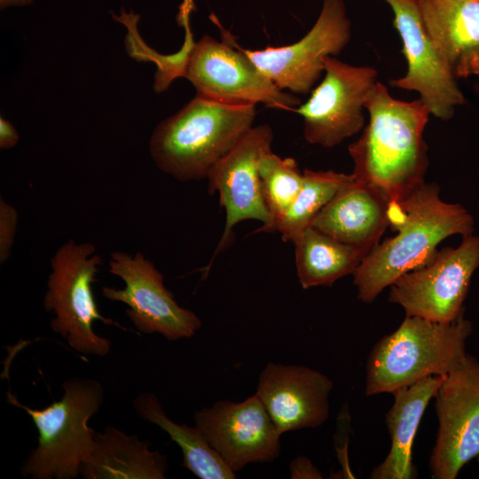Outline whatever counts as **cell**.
<instances>
[{"mask_svg": "<svg viewBox=\"0 0 479 479\" xmlns=\"http://www.w3.org/2000/svg\"><path fill=\"white\" fill-rule=\"evenodd\" d=\"M389 222L396 235L376 244L353 274L357 298L365 303L373 302L404 273L428 263L446 238L475 231L469 211L443 200L436 183L424 182L404 199L391 201Z\"/></svg>", "mask_w": 479, "mask_h": 479, "instance_id": "cell-1", "label": "cell"}, {"mask_svg": "<svg viewBox=\"0 0 479 479\" xmlns=\"http://www.w3.org/2000/svg\"><path fill=\"white\" fill-rule=\"evenodd\" d=\"M369 122L348 151L356 180L370 184L391 201L408 196L425 181L428 167L424 130L430 111L418 98H395L377 82L368 94Z\"/></svg>", "mask_w": 479, "mask_h": 479, "instance_id": "cell-2", "label": "cell"}, {"mask_svg": "<svg viewBox=\"0 0 479 479\" xmlns=\"http://www.w3.org/2000/svg\"><path fill=\"white\" fill-rule=\"evenodd\" d=\"M255 105L197 95L152 134L149 150L162 172L182 182L207 178L254 126Z\"/></svg>", "mask_w": 479, "mask_h": 479, "instance_id": "cell-3", "label": "cell"}, {"mask_svg": "<svg viewBox=\"0 0 479 479\" xmlns=\"http://www.w3.org/2000/svg\"><path fill=\"white\" fill-rule=\"evenodd\" d=\"M473 326L464 313L449 323L405 316L397 330L372 349L365 395L393 393L429 376L446 375L467 354Z\"/></svg>", "mask_w": 479, "mask_h": 479, "instance_id": "cell-4", "label": "cell"}, {"mask_svg": "<svg viewBox=\"0 0 479 479\" xmlns=\"http://www.w3.org/2000/svg\"><path fill=\"white\" fill-rule=\"evenodd\" d=\"M64 394L43 409L21 404L10 390L7 402L24 410L34 422L37 445L20 466L32 479H75L90 457L96 432L89 420L104 401L102 384L94 379L73 377L63 383Z\"/></svg>", "mask_w": 479, "mask_h": 479, "instance_id": "cell-5", "label": "cell"}, {"mask_svg": "<svg viewBox=\"0 0 479 479\" xmlns=\"http://www.w3.org/2000/svg\"><path fill=\"white\" fill-rule=\"evenodd\" d=\"M51 272L43 297V307L54 314L51 330L61 335L76 352L105 357L111 350V341L93 330L96 321L114 326L118 322L104 317L98 307L92 284L97 279L102 259L90 242L69 240L51 258Z\"/></svg>", "mask_w": 479, "mask_h": 479, "instance_id": "cell-6", "label": "cell"}, {"mask_svg": "<svg viewBox=\"0 0 479 479\" xmlns=\"http://www.w3.org/2000/svg\"><path fill=\"white\" fill-rule=\"evenodd\" d=\"M211 20L221 29L223 40L204 35L192 42L183 66L182 76L192 82L197 95L227 104L261 103L290 111L302 104L296 95L280 90L257 68L216 16Z\"/></svg>", "mask_w": 479, "mask_h": 479, "instance_id": "cell-7", "label": "cell"}, {"mask_svg": "<svg viewBox=\"0 0 479 479\" xmlns=\"http://www.w3.org/2000/svg\"><path fill=\"white\" fill-rule=\"evenodd\" d=\"M479 267V236L462 237L457 247L438 250L426 264L389 286V301L405 316L449 323L464 313L471 279Z\"/></svg>", "mask_w": 479, "mask_h": 479, "instance_id": "cell-8", "label": "cell"}, {"mask_svg": "<svg viewBox=\"0 0 479 479\" xmlns=\"http://www.w3.org/2000/svg\"><path fill=\"white\" fill-rule=\"evenodd\" d=\"M109 272L119 277L123 288L105 286L102 295L126 304V315L138 333L160 334L168 341L191 338L201 326L200 318L178 304L165 287L163 274L154 263L137 252L114 251Z\"/></svg>", "mask_w": 479, "mask_h": 479, "instance_id": "cell-9", "label": "cell"}, {"mask_svg": "<svg viewBox=\"0 0 479 479\" xmlns=\"http://www.w3.org/2000/svg\"><path fill=\"white\" fill-rule=\"evenodd\" d=\"M323 75L309 99L294 112L302 117L308 143L332 148L364 128L365 101L378 82V71L326 57Z\"/></svg>", "mask_w": 479, "mask_h": 479, "instance_id": "cell-10", "label": "cell"}, {"mask_svg": "<svg viewBox=\"0 0 479 479\" xmlns=\"http://www.w3.org/2000/svg\"><path fill=\"white\" fill-rule=\"evenodd\" d=\"M350 27L344 1L323 0L316 22L299 41L263 50L242 49L280 90L307 95L324 74L325 59L340 54L349 43Z\"/></svg>", "mask_w": 479, "mask_h": 479, "instance_id": "cell-11", "label": "cell"}, {"mask_svg": "<svg viewBox=\"0 0 479 479\" xmlns=\"http://www.w3.org/2000/svg\"><path fill=\"white\" fill-rule=\"evenodd\" d=\"M438 431L429 468L434 479H455L479 456V360L467 354L435 396Z\"/></svg>", "mask_w": 479, "mask_h": 479, "instance_id": "cell-12", "label": "cell"}, {"mask_svg": "<svg viewBox=\"0 0 479 479\" xmlns=\"http://www.w3.org/2000/svg\"><path fill=\"white\" fill-rule=\"evenodd\" d=\"M274 135L270 125L253 126L208 175L209 194L217 192L225 212V224L213 256L206 266V276L215 257L233 240L235 225L246 220L262 223L255 232H263L271 223L263 200L259 176L263 154L271 149Z\"/></svg>", "mask_w": 479, "mask_h": 479, "instance_id": "cell-13", "label": "cell"}, {"mask_svg": "<svg viewBox=\"0 0 479 479\" xmlns=\"http://www.w3.org/2000/svg\"><path fill=\"white\" fill-rule=\"evenodd\" d=\"M394 14V27L407 62L404 75L389 81L393 87L419 93L430 114L442 121L453 117L465 96L428 35L417 0H384Z\"/></svg>", "mask_w": 479, "mask_h": 479, "instance_id": "cell-14", "label": "cell"}, {"mask_svg": "<svg viewBox=\"0 0 479 479\" xmlns=\"http://www.w3.org/2000/svg\"><path fill=\"white\" fill-rule=\"evenodd\" d=\"M194 425L234 472L251 463L272 462L281 434L255 393L239 403L218 401L194 412Z\"/></svg>", "mask_w": 479, "mask_h": 479, "instance_id": "cell-15", "label": "cell"}, {"mask_svg": "<svg viewBox=\"0 0 479 479\" xmlns=\"http://www.w3.org/2000/svg\"><path fill=\"white\" fill-rule=\"evenodd\" d=\"M333 386L318 370L268 363L260 373L255 394L282 435L321 426L329 416Z\"/></svg>", "mask_w": 479, "mask_h": 479, "instance_id": "cell-16", "label": "cell"}, {"mask_svg": "<svg viewBox=\"0 0 479 479\" xmlns=\"http://www.w3.org/2000/svg\"><path fill=\"white\" fill-rule=\"evenodd\" d=\"M390 202L378 188L354 177L321 209L311 226L369 252L389 225Z\"/></svg>", "mask_w": 479, "mask_h": 479, "instance_id": "cell-17", "label": "cell"}, {"mask_svg": "<svg viewBox=\"0 0 479 479\" xmlns=\"http://www.w3.org/2000/svg\"><path fill=\"white\" fill-rule=\"evenodd\" d=\"M417 3L425 28L454 77L479 76V2Z\"/></svg>", "mask_w": 479, "mask_h": 479, "instance_id": "cell-18", "label": "cell"}, {"mask_svg": "<svg viewBox=\"0 0 479 479\" xmlns=\"http://www.w3.org/2000/svg\"><path fill=\"white\" fill-rule=\"evenodd\" d=\"M444 379L429 376L392 393L394 403L386 415L391 440L390 450L376 466L372 479H412L417 475L412 463V444L421 418Z\"/></svg>", "mask_w": 479, "mask_h": 479, "instance_id": "cell-19", "label": "cell"}, {"mask_svg": "<svg viewBox=\"0 0 479 479\" xmlns=\"http://www.w3.org/2000/svg\"><path fill=\"white\" fill-rule=\"evenodd\" d=\"M168 458L151 451L149 442L127 435L114 426L96 432L94 448L82 465L84 479H164Z\"/></svg>", "mask_w": 479, "mask_h": 479, "instance_id": "cell-20", "label": "cell"}, {"mask_svg": "<svg viewBox=\"0 0 479 479\" xmlns=\"http://www.w3.org/2000/svg\"><path fill=\"white\" fill-rule=\"evenodd\" d=\"M296 274L303 289L332 286L353 275L368 251L338 241L312 226L293 241Z\"/></svg>", "mask_w": 479, "mask_h": 479, "instance_id": "cell-21", "label": "cell"}, {"mask_svg": "<svg viewBox=\"0 0 479 479\" xmlns=\"http://www.w3.org/2000/svg\"><path fill=\"white\" fill-rule=\"evenodd\" d=\"M136 413L165 431L180 448L181 466L200 479H233L231 469L209 445L197 426L173 421L166 414L158 397L151 392L139 394L133 401Z\"/></svg>", "mask_w": 479, "mask_h": 479, "instance_id": "cell-22", "label": "cell"}, {"mask_svg": "<svg viewBox=\"0 0 479 479\" xmlns=\"http://www.w3.org/2000/svg\"><path fill=\"white\" fill-rule=\"evenodd\" d=\"M300 192L283 216L271 227L270 232H279L282 240L292 242L311 224L321 209L346 185L352 174L305 169Z\"/></svg>", "mask_w": 479, "mask_h": 479, "instance_id": "cell-23", "label": "cell"}, {"mask_svg": "<svg viewBox=\"0 0 479 479\" xmlns=\"http://www.w3.org/2000/svg\"><path fill=\"white\" fill-rule=\"evenodd\" d=\"M259 176L263 200L271 216V224L263 232H270L300 192L303 172L294 159L281 158L270 149L260 160Z\"/></svg>", "mask_w": 479, "mask_h": 479, "instance_id": "cell-24", "label": "cell"}, {"mask_svg": "<svg viewBox=\"0 0 479 479\" xmlns=\"http://www.w3.org/2000/svg\"><path fill=\"white\" fill-rule=\"evenodd\" d=\"M19 222L16 208L0 198V263H5L12 255Z\"/></svg>", "mask_w": 479, "mask_h": 479, "instance_id": "cell-25", "label": "cell"}, {"mask_svg": "<svg viewBox=\"0 0 479 479\" xmlns=\"http://www.w3.org/2000/svg\"><path fill=\"white\" fill-rule=\"evenodd\" d=\"M290 475L293 479L322 478L319 470L304 456H299L291 462Z\"/></svg>", "mask_w": 479, "mask_h": 479, "instance_id": "cell-26", "label": "cell"}, {"mask_svg": "<svg viewBox=\"0 0 479 479\" xmlns=\"http://www.w3.org/2000/svg\"><path fill=\"white\" fill-rule=\"evenodd\" d=\"M20 137L13 125L5 120L0 118V148L10 149L15 146L19 142Z\"/></svg>", "mask_w": 479, "mask_h": 479, "instance_id": "cell-27", "label": "cell"}, {"mask_svg": "<svg viewBox=\"0 0 479 479\" xmlns=\"http://www.w3.org/2000/svg\"><path fill=\"white\" fill-rule=\"evenodd\" d=\"M194 10L195 5L193 0H182L177 20L181 26L185 27L186 31L190 30L189 17L191 12Z\"/></svg>", "mask_w": 479, "mask_h": 479, "instance_id": "cell-28", "label": "cell"}, {"mask_svg": "<svg viewBox=\"0 0 479 479\" xmlns=\"http://www.w3.org/2000/svg\"><path fill=\"white\" fill-rule=\"evenodd\" d=\"M34 0H0L1 9L9 6H24L33 3Z\"/></svg>", "mask_w": 479, "mask_h": 479, "instance_id": "cell-29", "label": "cell"}, {"mask_svg": "<svg viewBox=\"0 0 479 479\" xmlns=\"http://www.w3.org/2000/svg\"><path fill=\"white\" fill-rule=\"evenodd\" d=\"M477 459H478V461H479V456L477 457Z\"/></svg>", "mask_w": 479, "mask_h": 479, "instance_id": "cell-30", "label": "cell"}, {"mask_svg": "<svg viewBox=\"0 0 479 479\" xmlns=\"http://www.w3.org/2000/svg\"><path fill=\"white\" fill-rule=\"evenodd\" d=\"M479 2V0H477Z\"/></svg>", "mask_w": 479, "mask_h": 479, "instance_id": "cell-31", "label": "cell"}, {"mask_svg": "<svg viewBox=\"0 0 479 479\" xmlns=\"http://www.w3.org/2000/svg\"><path fill=\"white\" fill-rule=\"evenodd\" d=\"M478 306H479V304H478Z\"/></svg>", "mask_w": 479, "mask_h": 479, "instance_id": "cell-32", "label": "cell"}]
</instances>
